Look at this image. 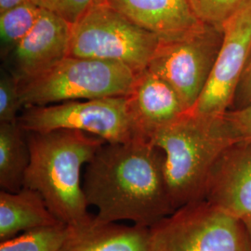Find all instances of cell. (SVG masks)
I'll use <instances>...</instances> for the list:
<instances>
[{
	"instance_id": "obj_1",
	"label": "cell",
	"mask_w": 251,
	"mask_h": 251,
	"mask_svg": "<svg viewBox=\"0 0 251 251\" xmlns=\"http://www.w3.org/2000/svg\"><path fill=\"white\" fill-rule=\"evenodd\" d=\"M164 163V152L146 138L102 144L82 177L86 200L97 209L93 225L151 227L173 213Z\"/></svg>"
},
{
	"instance_id": "obj_2",
	"label": "cell",
	"mask_w": 251,
	"mask_h": 251,
	"mask_svg": "<svg viewBox=\"0 0 251 251\" xmlns=\"http://www.w3.org/2000/svg\"><path fill=\"white\" fill-rule=\"evenodd\" d=\"M30 164L25 187L37 191L50 210L72 229L92 224L82 185V170L106 143L98 136L74 129L26 132Z\"/></svg>"
},
{
	"instance_id": "obj_3",
	"label": "cell",
	"mask_w": 251,
	"mask_h": 251,
	"mask_svg": "<svg viewBox=\"0 0 251 251\" xmlns=\"http://www.w3.org/2000/svg\"><path fill=\"white\" fill-rule=\"evenodd\" d=\"M149 140L165 154V177L175 210L205 199L216 163L238 142L225 115L193 111L157 129Z\"/></svg>"
},
{
	"instance_id": "obj_4",
	"label": "cell",
	"mask_w": 251,
	"mask_h": 251,
	"mask_svg": "<svg viewBox=\"0 0 251 251\" xmlns=\"http://www.w3.org/2000/svg\"><path fill=\"white\" fill-rule=\"evenodd\" d=\"M136 73L121 63L67 56L49 71L19 81L24 107L128 96Z\"/></svg>"
},
{
	"instance_id": "obj_5",
	"label": "cell",
	"mask_w": 251,
	"mask_h": 251,
	"mask_svg": "<svg viewBox=\"0 0 251 251\" xmlns=\"http://www.w3.org/2000/svg\"><path fill=\"white\" fill-rule=\"evenodd\" d=\"M159 41L101 2L72 25L69 56L121 63L140 74L148 67Z\"/></svg>"
},
{
	"instance_id": "obj_6",
	"label": "cell",
	"mask_w": 251,
	"mask_h": 251,
	"mask_svg": "<svg viewBox=\"0 0 251 251\" xmlns=\"http://www.w3.org/2000/svg\"><path fill=\"white\" fill-rule=\"evenodd\" d=\"M149 241L151 251H251L246 224L205 199L149 227Z\"/></svg>"
},
{
	"instance_id": "obj_7",
	"label": "cell",
	"mask_w": 251,
	"mask_h": 251,
	"mask_svg": "<svg viewBox=\"0 0 251 251\" xmlns=\"http://www.w3.org/2000/svg\"><path fill=\"white\" fill-rule=\"evenodd\" d=\"M18 122L26 132L74 129L98 136L106 143L145 138L130 114L126 96L26 107Z\"/></svg>"
},
{
	"instance_id": "obj_8",
	"label": "cell",
	"mask_w": 251,
	"mask_h": 251,
	"mask_svg": "<svg viewBox=\"0 0 251 251\" xmlns=\"http://www.w3.org/2000/svg\"><path fill=\"white\" fill-rule=\"evenodd\" d=\"M223 37V27L203 24L178 38L160 40L147 69L168 81L191 111L206 87Z\"/></svg>"
},
{
	"instance_id": "obj_9",
	"label": "cell",
	"mask_w": 251,
	"mask_h": 251,
	"mask_svg": "<svg viewBox=\"0 0 251 251\" xmlns=\"http://www.w3.org/2000/svg\"><path fill=\"white\" fill-rule=\"evenodd\" d=\"M224 37L212 72L193 112L224 116L233 104L251 56V3L223 25Z\"/></svg>"
},
{
	"instance_id": "obj_10",
	"label": "cell",
	"mask_w": 251,
	"mask_h": 251,
	"mask_svg": "<svg viewBox=\"0 0 251 251\" xmlns=\"http://www.w3.org/2000/svg\"><path fill=\"white\" fill-rule=\"evenodd\" d=\"M72 25L42 9L35 26L9 54L12 73L19 81L34 78L69 56Z\"/></svg>"
},
{
	"instance_id": "obj_11",
	"label": "cell",
	"mask_w": 251,
	"mask_h": 251,
	"mask_svg": "<svg viewBox=\"0 0 251 251\" xmlns=\"http://www.w3.org/2000/svg\"><path fill=\"white\" fill-rule=\"evenodd\" d=\"M205 200L243 221L251 220V141L231 145L211 171Z\"/></svg>"
},
{
	"instance_id": "obj_12",
	"label": "cell",
	"mask_w": 251,
	"mask_h": 251,
	"mask_svg": "<svg viewBox=\"0 0 251 251\" xmlns=\"http://www.w3.org/2000/svg\"><path fill=\"white\" fill-rule=\"evenodd\" d=\"M127 97L135 123L146 139L188 112L177 91L168 81L149 69L137 75Z\"/></svg>"
},
{
	"instance_id": "obj_13",
	"label": "cell",
	"mask_w": 251,
	"mask_h": 251,
	"mask_svg": "<svg viewBox=\"0 0 251 251\" xmlns=\"http://www.w3.org/2000/svg\"><path fill=\"white\" fill-rule=\"evenodd\" d=\"M138 26L152 33L159 40L183 36L203 24L190 0H104Z\"/></svg>"
},
{
	"instance_id": "obj_14",
	"label": "cell",
	"mask_w": 251,
	"mask_h": 251,
	"mask_svg": "<svg viewBox=\"0 0 251 251\" xmlns=\"http://www.w3.org/2000/svg\"><path fill=\"white\" fill-rule=\"evenodd\" d=\"M61 222L52 214L42 196L33 189L0 192V242L20 233Z\"/></svg>"
},
{
	"instance_id": "obj_15",
	"label": "cell",
	"mask_w": 251,
	"mask_h": 251,
	"mask_svg": "<svg viewBox=\"0 0 251 251\" xmlns=\"http://www.w3.org/2000/svg\"><path fill=\"white\" fill-rule=\"evenodd\" d=\"M59 251H151L149 227L92 223L87 227L72 229L70 237Z\"/></svg>"
},
{
	"instance_id": "obj_16",
	"label": "cell",
	"mask_w": 251,
	"mask_h": 251,
	"mask_svg": "<svg viewBox=\"0 0 251 251\" xmlns=\"http://www.w3.org/2000/svg\"><path fill=\"white\" fill-rule=\"evenodd\" d=\"M30 164L26 131L17 121L0 122V187L18 192L25 187Z\"/></svg>"
},
{
	"instance_id": "obj_17",
	"label": "cell",
	"mask_w": 251,
	"mask_h": 251,
	"mask_svg": "<svg viewBox=\"0 0 251 251\" xmlns=\"http://www.w3.org/2000/svg\"><path fill=\"white\" fill-rule=\"evenodd\" d=\"M42 9L32 0L0 14L1 55L7 59L19 43L35 26Z\"/></svg>"
},
{
	"instance_id": "obj_18",
	"label": "cell",
	"mask_w": 251,
	"mask_h": 251,
	"mask_svg": "<svg viewBox=\"0 0 251 251\" xmlns=\"http://www.w3.org/2000/svg\"><path fill=\"white\" fill-rule=\"evenodd\" d=\"M72 233L63 223L20 233L0 242V251H59Z\"/></svg>"
},
{
	"instance_id": "obj_19",
	"label": "cell",
	"mask_w": 251,
	"mask_h": 251,
	"mask_svg": "<svg viewBox=\"0 0 251 251\" xmlns=\"http://www.w3.org/2000/svg\"><path fill=\"white\" fill-rule=\"evenodd\" d=\"M190 3L200 21L222 27L228 19L251 3V0H190Z\"/></svg>"
},
{
	"instance_id": "obj_20",
	"label": "cell",
	"mask_w": 251,
	"mask_h": 251,
	"mask_svg": "<svg viewBox=\"0 0 251 251\" xmlns=\"http://www.w3.org/2000/svg\"><path fill=\"white\" fill-rule=\"evenodd\" d=\"M23 107L18 78L10 71H3L0 78V122L17 121Z\"/></svg>"
},
{
	"instance_id": "obj_21",
	"label": "cell",
	"mask_w": 251,
	"mask_h": 251,
	"mask_svg": "<svg viewBox=\"0 0 251 251\" xmlns=\"http://www.w3.org/2000/svg\"><path fill=\"white\" fill-rule=\"evenodd\" d=\"M41 9L49 10L70 25L79 21L96 0H32Z\"/></svg>"
},
{
	"instance_id": "obj_22",
	"label": "cell",
	"mask_w": 251,
	"mask_h": 251,
	"mask_svg": "<svg viewBox=\"0 0 251 251\" xmlns=\"http://www.w3.org/2000/svg\"><path fill=\"white\" fill-rule=\"evenodd\" d=\"M225 116L238 142L251 141V103L246 107L227 111Z\"/></svg>"
},
{
	"instance_id": "obj_23",
	"label": "cell",
	"mask_w": 251,
	"mask_h": 251,
	"mask_svg": "<svg viewBox=\"0 0 251 251\" xmlns=\"http://www.w3.org/2000/svg\"><path fill=\"white\" fill-rule=\"evenodd\" d=\"M234 109L246 107L251 103V56L235 92L233 102Z\"/></svg>"
},
{
	"instance_id": "obj_24",
	"label": "cell",
	"mask_w": 251,
	"mask_h": 251,
	"mask_svg": "<svg viewBox=\"0 0 251 251\" xmlns=\"http://www.w3.org/2000/svg\"><path fill=\"white\" fill-rule=\"evenodd\" d=\"M27 0H0V14L12 9Z\"/></svg>"
},
{
	"instance_id": "obj_25",
	"label": "cell",
	"mask_w": 251,
	"mask_h": 251,
	"mask_svg": "<svg viewBox=\"0 0 251 251\" xmlns=\"http://www.w3.org/2000/svg\"><path fill=\"white\" fill-rule=\"evenodd\" d=\"M246 225H247V228H248V231H249V233H250L251 238V221H249L248 223H246Z\"/></svg>"
},
{
	"instance_id": "obj_26",
	"label": "cell",
	"mask_w": 251,
	"mask_h": 251,
	"mask_svg": "<svg viewBox=\"0 0 251 251\" xmlns=\"http://www.w3.org/2000/svg\"><path fill=\"white\" fill-rule=\"evenodd\" d=\"M101 2H104V0H96L95 4H99V3H101Z\"/></svg>"
}]
</instances>
